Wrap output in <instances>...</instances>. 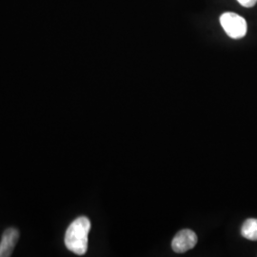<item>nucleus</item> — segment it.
Here are the masks:
<instances>
[{"label":"nucleus","mask_w":257,"mask_h":257,"mask_svg":"<svg viewBox=\"0 0 257 257\" xmlns=\"http://www.w3.org/2000/svg\"><path fill=\"white\" fill-rule=\"evenodd\" d=\"M91 230V221L87 217H78L70 225L65 234V245L77 255H84L88 249V236Z\"/></svg>","instance_id":"1"},{"label":"nucleus","mask_w":257,"mask_h":257,"mask_svg":"<svg viewBox=\"0 0 257 257\" xmlns=\"http://www.w3.org/2000/svg\"><path fill=\"white\" fill-rule=\"evenodd\" d=\"M221 26L229 37L240 39L245 37L248 32V24L244 18L235 13H224L220 17Z\"/></svg>","instance_id":"2"},{"label":"nucleus","mask_w":257,"mask_h":257,"mask_svg":"<svg viewBox=\"0 0 257 257\" xmlns=\"http://www.w3.org/2000/svg\"><path fill=\"white\" fill-rule=\"evenodd\" d=\"M197 236L191 230L179 231L172 242V248L177 253H184L194 248L197 244Z\"/></svg>","instance_id":"3"},{"label":"nucleus","mask_w":257,"mask_h":257,"mask_svg":"<svg viewBox=\"0 0 257 257\" xmlns=\"http://www.w3.org/2000/svg\"><path fill=\"white\" fill-rule=\"evenodd\" d=\"M19 238L18 230L11 228L5 230L0 242V257L11 256Z\"/></svg>","instance_id":"4"},{"label":"nucleus","mask_w":257,"mask_h":257,"mask_svg":"<svg viewBox=\"0 0 257 257\" xmlns=\"http://www.w3.org/2000/svg\"><path fill=\"white\" fill-rule=\"evenodd\" d=\"M242 236L248 240H257V219L249 218L245 221L241 230Z\"/></svg>","instance_id":"5"},{"label":"nucleus","mask_w":257,"mask_h":257,"mask_svg":"<svg viewBox=\"0 0 257 257\" xmlns=\"http://www.w3.org/2000/svg\"><path fill=\"white\" fill-rule=\"evenodd\" d=\"M239 3L246 7V8H250V7H253L257 3V0H237Z\"/></svg>","instance_id":"6"}]
</instances>
